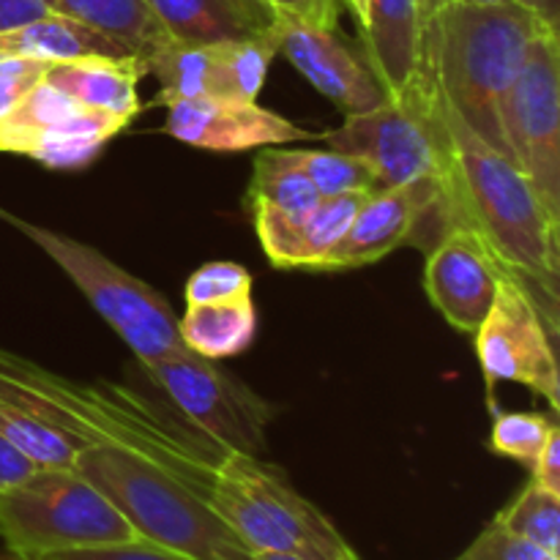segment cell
Here are the masks:
<instances>
[{"label":"cell","instance_id":"cell-41","mask_svg":"<svg viewBox=\"0 0 560 560\" xmlns=\"http://www.w3.org/2000/svg\"><path fill=\"white\" fill-rule=\"evenodd\" d=\"M468 3H501V0H468Z\"/></svg>","mask_w":560,"mask_h":560},{"label":"cell","instance_id":"cell-14","mask_svg":"<svg viewBox=\"0 0 560 560\" xmlns=\"http://www.w3.org/2000/svg\"><path fill=\"white\" fill-rule=\"evenodd\" d=\"M273 47L306 77L317 93L328 98L339 113L359 115L381 107L388 91L377 80L364 55L355 52L337 33V27L277 16L271 27Z\"/></svg>","mask_w":560,"mask_h":560},{"label":"cell","instance_id":"cell-6","mask_svg":"<svg viewBox=\"0 0 560 560\" xmlns=\"http://www.w3.org/2000/svg\"><path fill=\"white\" fill-rule=\"evenodd\" d=\"M323 140L331 151L364 159L381 191L413 180H438L452 195L454 211L452 148L443 126L441 88L427 60H421L408 88L370 113L345 115V124Z\"/></svg>","mask_w":560,"mask_h":560},{"label":"cell","instance_id":"cell-35","mask_svg":"<svg viewBox=\"0 0 560 560\" xmlns=\"http://www.w3.org/2000/svg\"><path fill=\"white\" fill-rule=\"evenodd\" d=\"M38 470V465L33 459H27L9 438L0 435V492L11 490V487L22 485L27 476H33Z\"/></svg>","mask_w":560,"mask_h":560},{"label":"cell","instance_id":"cell-10","mask_svg":"<svg viewBox=\"0 0 560 560\" xmlns=\"http://www.w3.org/2000/svg\"><path fill=\"white\" fill-rule=\"evenodd\" d=\"M506 153L560 219V33L541 31L501 109Z\"/></svg>","mask_w":560,"mask_h":560},{"label":"cell","instance_id":"cell-4","mask_svg":"<svg viewBox=\"0 0 560 560\" xmlns=\"http://www.w3.org/2000/svg\"><path fill=\"white\" fill-rule=\"evenodd\" d=\"M74 470L109 498L137 536L195 560H249L238 539L206 492L178 479L162 465L115 446H85Z\"/></svg>","mask_w":560,"mask_h":560},{"label":"cell","instance_id":"cell-1","mask_svg":"<svg viewBox=\"0 0 560 560\" xmlns=\"http://www.w3.org/2000/svg\"><path fill=\"white\" fill-rule=\"evenodd\" d=\"M0 392L77 448L115 446L162 465L200 492L211 490L222 454L202 443L175 413L120 383H82L0 348Z\"/></svg>","mask_w":560,"mask_h":560},{"label":"cell","instance_id":"cell-8","mask_svg":"<svg viewBox=\"0 0 560 560\" xmlns=\"http://www.w3.org/2000/svg\"><path fill=\"white\" fill-rule=\"evenodd\" d=\"M0 539L20 560L140 539L129 520L77 470L38 468L0 492Z\"/></svg>","mask_w":560,"mask_h":560},{"label":"cell","instance_id":"cell-25","mask_svg":"<svg viewBox=\"0 0 560 560\" xmlns=\"http://www.w3.org/2000/svg\"><path fill=\"white\" fill-rule=\"evenodd\" d=\"M0 435L9 438L38 468L74 470L80 448L3 392H0Z\"/></svg>","mask_w":560,"mask_h":560},{"label":"cell","instance_id":"cell-13","mask_svg":"<svg viewBox=\"0 0 560 560\" xmlns=\"http://www.w3.org/2000/svg\"><path fill=\"white\" fill-rule=\"evenodd\" d=\"M273 55L271 33L224 44L170 42L145 60V71L159 80L156 104L208 96L257 102Z\"/></svg>","mask_w":560,"mask_h":560},{"label":"cell","instance_id":"cell-2","mask_svg":"<svg viewBox=\"0 0 560 560\" xmlns=\"http://www.w3.org/2000/svg\"><path fill=\"white\" fill-rule=\"evenodd\" d=\"M441 109L452 148L454 222H468L479 233L558 334L560 219L547 211L528 175L506 153L481 142L443 93Z\"/></svg>","mask_w":560,"mask_h":560},{"label":"cell","instance_id":"cell-3","mask_svg":"<svg viewBox=\"0 0 560 560\" xmlns=\"http://www.w3.org/2000/svg\"><path fill=\"white\" fill-rule=\"evenodd\" d=\"M541 31L552 27L517 0H448L427 25L424 60L443 98L481 142L501 153H506L503 98L512 91L530 44Z\"/></svg>","mask_w":560,"mask_h":560},{"label":"cell","instance_id":"cell-5","mask_svg":"<svg viewBox=\"0 0 560 560\" xmlns=\"http://www.w3.org/2000/svg\"><path fill=\"white\" fill-rule=\"evenodd\" d=\"M208 501L249 552H282L301 560H361L331 520L290 485L284 470L255 454H224Z\"/></svg>","mask_w":560,"mask_h":560},{"label":"cell","instance_id":"cell-12","mask_svg":"<svg viewBox=\"0 0 560 560\" xmlns=\"http://www.w3.org/2000/svg\"><path fill=\"white\" fill-rule=\"evenodd\" d=\"M452 222V195L438 180H413L394 189L372 191L355 211L342 241L323 260L320 271L372 266L399 246H421V235H427L424 246L430 249Z\"/></svg>","mask_w":560,"mask_h":560},{"label":"cell","instance_id":"cell-39","mask_svg":"<svg viewBox=\"0 0 560 560\" xmlns=\"http://www.w3.org/2000/svg\"><path fill=\"white\" fill-rule=\"evenodd\" d=\"M249 560H301V558L282 556V552H252Z\"/></svg>","mask_w":560,"mask_h":560},{"label":"cell","instance_id":"cell-11","mask_svg":"<svg viewBox=\"0 0 560 560\" xmlns=\"http://www.w3.org/2000/svg\"><path fill=\"white\" fill-rule=\"evenodd\" d=\"M474 337L490 399L498 383H520L545 397L550 410L558 413V334L547 326L539 306L517 279L509 273L501 279L495 301Z\"/></svg>","mask_w":560,"mask_h":560},{"label":"cell","instance_id":"cell-20","mask_svg":"<svg viewBox=\"0 0 560 560\" xmlns=\"http://www.w3.org/2000/svg\"><path fill=\"white\" fill-rule=\"evenodd\" d=\"M142 77H148L145 60L135 55H126V58L85 55V58L52 63L44 80L69 93L82 107L131 120L142 109L140 96H137V82Z\"/></svg>","mask_w":560,"mask_h":560},{"label":"cell","instance_id":"cell-26","mask_svg":"<svg viewBox=\"0 0 560 560\" xmlns=\"http://www.w3.org/2000/svg\"><path fill=\"white\" fill-rule=\"evenodd\" d=\"M495 523L506 534L520 536L530 545L541 547L550 556H558L560 550V495L541 490L536 481L520 490V495L495 514Z\"/></svg>","mask_w":560,"mask_h":560},{"label":"cell","instance_id":"cell-23","mask_svg":"<svg viewBox=\"0 0 560 560\" xmlns=\"http://www.w3.org/2000/svg\"><path fill=\"white\" fill-rule=\"evenodd\" d=\"M131 120L120 115L102 113V109L80 107L69 118L60 120L55 129H49L36 145L27 151V156L42 162L44 167L52 170H80L91 164L102 153V148L113 140L115 135L129 126Z\"/></svg>","mask_w":560,"mask_h":560},{"label":"cell","instance_id":"cell-42","mask_svg":"<svg viewBox=\"0 0 560 560\" xmlns=\"http://www.w3.org/2000/svg\"><path fill=\"white\" fill-rule=\"evenodd\" d=\"M47 3H49V5H55V0H47Z\"/></svg>","mask_w":560,"mask_h":560},{"label":"cell","instance_id":"cell-22","mask_svg":"<svg viewBox=\"0 0 560 560\" xmlns=\"http://www.w3.org/2000/svg\"><path fill=\"white\" fill-rule=\"evenodd\" d=\"M52 11L102 33L140 60L170 44L148 0H55Z\"/></svg>","mask_w":560,"mask_h":560},{"label":"cell","instance_id":"cell-32","mask_svg":"<svg viewBox=\"0 0 560 560\" xmlns=\"http://www.w3.org/2000/svg\"><path fill=\"white\" fill-rule=\"evenodd\" d=\"M36 560H195L184 552L167 550L153 541L135 539V541H120V545H104V547H85V550H66L52 552Z\"/></svg>","mask_w":560,"mask_h":560},{"label":"cell","instance_id":"cell-36","mask_svg":"<svg viewBox=\"0 0 560 560\" xmlns=\"http://www.w3.org/2000/svg\"><path fill=\"white\" fill-rule=\"evenodd\" d=\"M47 14H52V5L47 0H0V33L31 25Z\"/></svg>","mask_w":560,"mask_h":560},{"label":"cell","instance_id":"cell-27","mask_svg":"<svg viewBox=\"0 0 560 560\" xmlns=\"http://www.w3.org/2000/svg\"><path fill=\"white\" fill-rule=\"evenodd\" d=\"M290 156L320 197L350 195V191H381L372 167L359 156L331 151V148L328 151L290 148Z\"/></svg>","mask_w":560,"mask_h":560},{"label":"cell","instance_id":"cell-37","mask_svg":"<svg viewBox=\"0 0 560 560\" xmlns=\"http://www.w3.org/2000/svg\"><path fill=\"white\" fill-rule=\"evenodd\" d=\"M520 5H525L528 11H534L547 27L560 33V0H517Z\"/></svg>","mask_w":560,"mask_h":560},{"label":"cell","instance_id":"cell-16","mask_svg":"<svg viewBox=\"0 0 560 560\" xmlns=\"http://www.w3.org/2000/svg\"><path fill=\"white\" fill-rule=\"evenodd\" d=\"M164 129L186 145L217 153H241L252 148L290 145L312 140L310 131L299 129L293 120L260 107L246 98H180L167 104Z\"/></svg>","mask_w":560,"mask_h":560},{"label":"cell","instance_id":"cell-33","mask_svg":"<svg viewBox=\"0 0 560 560\" xmlns=\"http://www.w3.org/2000/svg\"><path fill=\"white\" fill-rule=\"evenodd\" d=\"M277 16L312 22V25L337 27L339 0H262Z\"/></svg>","mask_w":560,"mask_h":560},{"label":"cell","instance_id":"cell-21","mask_svg":"<svg viewBox=\"0 0 560 560\" xmlns=\"http://www.w3.org/2000/svg\"><path fill=\"white\" fill-rule=\"evenodd\" d=\"M178 334L186 350L202 359H233L255 342V301L252 295H238V299L186 304L184 317H178Z\"/></svg>","mask_w":560,"mask_h":560},{"label":"cell","instance_id":"cell-40","mask_svg":"<svg viewBox=\"0 0 560 560\" xmlns=\"http://www.w3.org/2000/svg\"><path fill=\"white\" fill-rule=\"evenodd\" d=\"M446 3H448V0H421V5H424V11H427V16H430V22H432V16H435L438 11H441Z\"/></svg>","mask_w":560,"mask_h":560},{"label":"cell","instance_id":"cell-31","mask_svg":"<svg viewBox=\"0 0 560 560\" xmlns=\"http://www.w3.org/2000/svg\"><path fill=\"white\" fill-rule=\"evenodd\" d=\"M457 560H558L541 547L530 545V541L520 539V536L506 534L501 525L492 520L479 539L468 547Z\"/></svg>","mask_w":560,"mask_h":560},{"label":"cell","instance_id":"cell-24","mask_svg":"<svg viewBox=\"0 0 560 560\" xmlns=\"http://www.w3.org/2000/svg\"><path fill=\"white\" fill-rule=\"evenodd\" d=\"M370 195L372 191H350V195L320 197V202L312 208V213L299 228L290 268H312V271H320L323 260L342 241L350 222H353L355 211H359L361 202Z\"/></svg>","mask_w":560,"mask_h":560},{"label":"cell","instance_id":"cell-18","mask_svg":"<svg viewBox=\"0 0 560 560\" xmlns=\"http://www.w3.org/2000/svg\"><path fill=\"white\" fill-rule=\"evenodd\" d=\"M427 16L421 0H370L364 36V58L388 96L410 85L424 60Z\"/></svg>","mask_w":560,"mask_h":560},{"label":"cell","instance_id":"cell-28","mask_svg":"<svg viewBox=\"0 0 560 560\" xmlns=\"http://www.w3.org/2000/svg\"><path fill=\"white\" fill-rule=\"evenodd\" d=\"M556 421L541 413H498L492 421L490 448L498 457L534 468Z\"/></svg>","mask_w":560,"mask_h":560},{"label":"cell","instance_id":"cell-7","mask_svg":"<svg viewBox=\"0 0 560 560\" xmlns=\"http://www.w3.org/2000/svg\"><path fill=\"white\" fill-rule=\"evenodd\" d=\"M0 219L44 249V255L74 282V288L85 295L102 320L129 345L140 366L184 353L186 345L178 334V315L151 284L115 266L96 246L82 244L58 230L25 222L3 208Z\"/></svg>","mask_w":560,"mask_h":560},{"label":"cell","instance_id":"cell-9","mask_svg":"<svg viewBox=\"0 0 560 560\" xmlns=\"http://www.w3.org/2000/svg\"><path fill=\"white\" fill-rule=\"evenodd\" d=\"M142 370L170 399L173 413L213 452L257 457L266 448L277 405L217 366V361L184 350Z\"/></svg>","mask_w":560,"mask_h":560},{"label":"cell","instance_id":"cell-34","mask_svg":"<svg viewBox=\"0 0 560 560\" xmlns=\"http://www.w3.org/2000/svg\"><path fill=\"white\" fill-rule=\"evenodd\" d=\"M530 470H534V479L530 481H536L541 490L560 495V430H558V424L552 427L550 435H547L545 448L539 452V457H536L534 468Z\"/></svg>","mask_w":560,"mask_h":560},{"label":"cell","instance_id":"cell-17","mask_svg":"<svg viewBox=\"0 0 560 560\" xmlns=\"http://www.w3.org/2000/svg\"><path fill=\"white\" fill-rule=\"evenodd\" d=\"M317 202L320 195L293 162L290 148H260L246 191V206L271 266L290 268L295 235Z\"/></svg>","mask_w":560,"mask_h":560},{"label":"cell","instance_id":"cell-19","mask_svg":"<svg viewBox=\"0 0 560 560\" xmlns=\"http://www.w3.org/2000/svg\"><path fill=\"white\" fill-rule=\"evenodd\" d=\"M175 44H224L268 36L273 14L262 0H148Z\"/></svg>","mask_w":560,"mask_h":560},{"label":"cell","instance_id":"cell-15","mask_svg":"<svg viewBox=\"0 0 560 560\" xmlns=\"http://www.w3.org/2000/svg\"><path fill=\"white\" fill-rule=\"evenodd\" d=\"M506 271L468 222H452L427 249L424 293L452 328L476 334Z\"/></svg>","mask_w":560,"mask_h":560},{"label":"cell","instance_id":"cell-38","mask_svg":"<svg viewBox=\"0 0 560 560\" xmlns=\"http://www.w3.org/2000/svg\"><path fill=\"white\" fill-rule=\"evenodd\" d=\"M342 3L348 5L350 14L355 16V22H359V27H364L366 11H370V0H342Z\"/></svg>","mask_w":560,"mask_h":560},{"label":"cell","instance_id":"cell-29","mask_svg":"<svg viewBox=\"0 0 560 560\" xmlns=\"http://www.w3.org/2000/svg\"><path fill=\"white\" fill-rule=\"evenodd\" d=\"M238 295H252V273L230 260L206 262L191 273L184 288L186 304H206V301L238 299Z\"/></svg>","mask_w":560,"mask_h":560},{"label":"cell","instance_id":"cell-30","mask_svg":"<svg viewBox=\"0 0 560 560\" xmlns=\"http://www.w3.org/2000/svg\"><path fill=\"white\" fill-rule=\"evenodd\" d=\"M49 60L27 55H0V120L14 113L16 104L44 80Z\"/></svg>","mask_w":560,"mask_h":560}]
</instances>
